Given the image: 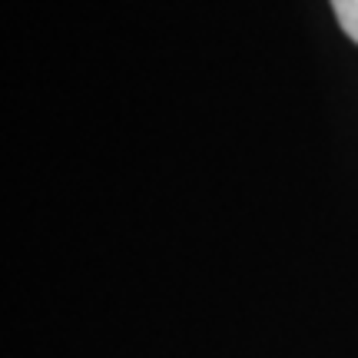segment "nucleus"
Returning <instances> with one entry per match:
<instances>
[{"label": "nucleus", "instance_id": "1", "mask_svg": "<svg viewBox=\"0 0 358 358\" xmlns=\"http://www.w3.org/2000/svg\"><path fill=\"white\" fill-rule=\"evenodd\" d=\"M332 10L348 37L358 43V0H332Z\"/></svg>", "mask_w": 358, "mask_h": 358}]
</instances>
